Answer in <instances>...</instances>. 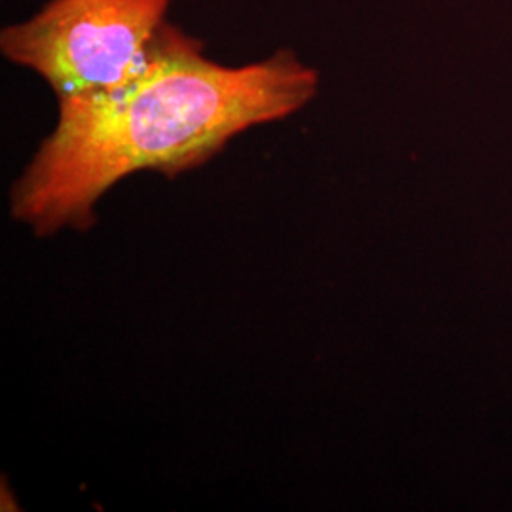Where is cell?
Masks as SVG:
<instances>
[{
    "label": "cell",
    "instance_id": "1",
    "mask_svg": "<svg viewBox=\"0 0 512 512\" xmlns=\"http://www.w3.org/2000/svg\"><path fill=\"white\" fill-rule=\"evenodd\" d=\"M319 76L293 50L228 67L164 25L118 88L59 99L54 131L10 190L12 217L37 236L86 232L112 186L141 171L177 177L236 135L304 109Z\"/></svg>",
    "mask_w": 512,
    "mask_h": 512
},
{
    "label": "cell",
    "instance_id": "2",
    "mask_svg": "<svg viewBox=\"0 0 512 512\" xmlns=\"http://www.w3.org/2000/svg\"><path fill=\"white\" fill-rule=\"evenodd\" d=\"M171 0H50L0 35L6 59L42 76L57 99L122 86L147 61Z\"/></svg>",
    "mask_w": 512,
    "mask_h": 512
}]
</instances>
